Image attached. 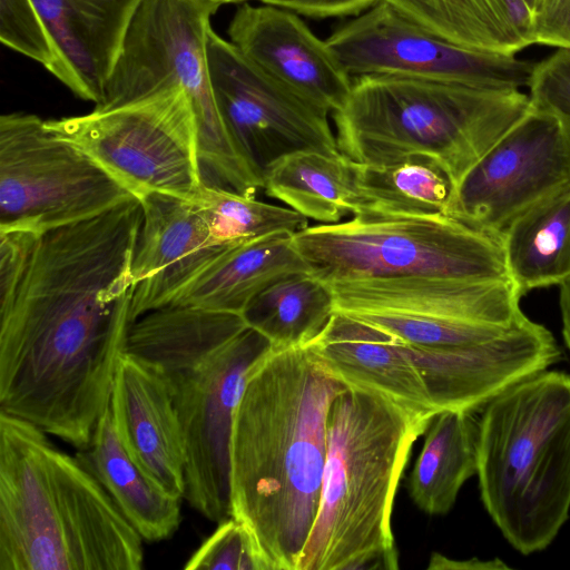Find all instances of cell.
<instances>
[{
    "mask_svg": "<svg viewBox=\"0 0 570 570\" xmlns=\"http://www.w3.org/2000/svg\"><path fill=\"white\" fill-rule=\"evenodd\" d=\"M142 540L75 455L0 412V570H139Z\"/></svg>",
    "mask_w": 570,
    "mask_h": 570,
    "instance_id": "7a4b0ae2",
    "label": "cell"
},
{
    "mask_svg": "<svg viewBox=\"0 0 570 570\" xmlns=\"http://www.w3.org/2000/svg\"><path fill=\"white\" fill-rule=\"evenodd\" d=\"M228 36L248 61L323 112L335 114L347 100L352 78L298 14L246 3Z\"/></svg>",
    "mask_w": 570,
    "mask_h": 570,
    "instance_id": "e0dca14e",
    "label": "cell"
},
{
    "mask_svg": "<svg viewBox=\"0 0 570 570\" xmlns=\"http://www.w3.org/2000/svg\"><path fill=\"white\" fill-rule=\"evenodd\" d=\"M207 62L223 124L261 180L266 168L284 155L297 150L341 153L330 115L263 72L213 28Z\"/></svg>",
    "mask_w": 570,
    "mask_h": 570,
    "instance_id": "5bb4252c",
    "label": "cell"
},
{
    "mask_svg": "<svg viewBox=\"0 0 570 570\" xmlns=\"http://www.w3.org/2000/svg\"><path fill=\"white\" fill-rule=\"evenodd\" d=\"M400 343L438 412L481 411L509 386L561 358L551 332L527 316L501 336L480 344L432 348Z\"/></svg>",
    "mask_w": 570,
    "mask_h": 570,
    "instance_id": "9a60e30c",
    "label": "cell"
},
{
    "mask_svg": "<svg viewBox=\"0 0 570 570\" xmlns=\"http://www.w3.org/2000/svg\"><path fill=\"white\" fill-rule=\"evenodd\" d=\"M311 343L348 387L382 394L421 414L439 413L417 367L401 343L384 331L334 312Z\"/></svg>",
    "mask_w": 570,
    "mask_h": 570,
    "instance_id": "ffe728a7",
    "label": "cell"
},
{
    "mask_svg": "<svg viewBox=\"0 0 570 570\" xmlns=\"http://www.w3.org/2000/svg\"><path fill=\"white\" fill-rule=\"evenodd\" d=\"M531 107L528 94L401 76L352 79L333 114L340 151L360 164L433 160L452 189Z\"/></svg>",
    "mask_w": 570,
    "mask_h": 570,
    "instance_id": "5b68a950",
    "label": "cell"
},
{
    "mask_svg": "<svg viewBox=\"0 0 570 570\" xmlns=\"http://www.w3.org/2000/svg\"><path fill=\"white\" fill-rule=\"evenodd\" d=\"M41 235L19 228L0 229V307L13 298Z\"/></svg>",
    "mask_w": 570,
    "mask_h": 570,
    "instance_id": "d6a6232c",
    "label": "cell"
},
{
    "mask_svg": "<svg viewBox=\"0 0 570 570\" xmlns=\"http://www.w3.org/2000/svg\"><path fill=\"white\" fill-rule=\"evenodd\" d=\"M32 1L59 56L56 78L96 105L142 0Z\"/></svg>",
    "mask_w": 570,
    "mask_h": 570,
    "instance_id": "d6986e66",
    "label": "cell"
},
{
    "mask_svg": "<svg viewBox=\"0 0 570 570\" xmlns=\"http://www.w3.org/2000/svg\"><path fill=\"white\" fill-rule=\"evenodd\" d=\"M528 88L533 106L570 119V50L558 49L535 62Z\"/></svg>",
    "mask_w": 570,
    "mask_h": 570,
    "instance_id": "1f68e13d",
    "label": "cell"
},
{
    "mask_svg": "<svg viewBox=\"0 0 570 570\" xmlns=\"http://www.w3.org/2000/svg\"><path fill=\"white\" fill-rule=\"evenodd\" d=\"M217 9L204 0H142L95 108L184 89L196 117L205 184L256 197L262 181L233 144L213 94L207 39Z\"/></svg>",
    "mask_w": 570,
    "mask_h": 570,
    "instance_id": "52a82bcc",
    "label": "cell"
},
{
    "mask_svg": "<svg viewBox=\"0 0 570 570\" xmlns=\"http://www.w3.org/2000/svg\"><path fill=\"white\" fill-rule=\"evenodd\" d=\"M438 37L459 47L517 55L533 45L525 0H383Z\"/></svg>",
    "mask_w": 570,
    "mask_h": 570,
    "instance_id": "603a6c76",
    "label": "cell"
},
{
    "mask_svg": "<svg viewBox=\"0 0 570 570\" xmlns=\"http://www.w3.org/2000/svg\"><path fill=\"white\" fill-rule=\"evenodd\" d=\"M186 570H262L253 540L239 521L229 517L200 544Z\"/></svg>",
    "mask_w": 570,
    "mask_h": 570,
    "instance_id": "4dcf8cb0",
    "label": "cell"
},
{
    "mask_svg": "<svg viewBox=\"0 0 570 570\" xmlns=\"http://www.w3.org/2000/svg\"><path fill=\"white\" fill-rule=\"evenodd\" d=\"M476 475L484 509L517 551L552 543L570 513V374L539 372L481 410Z\"/></svg>",
    "mask_w": 570,
    "mask_h": 570,
    "instance_id": "8992f818",
    "label": "cell"
},
{
    "mask_svg": "<svg viewBox=\"0 0 570 570\" xmlns=\"http://www.w3.org/2000/svg\"><path fill=\"white\" fill-rule=\"evenodd\" d=\"M75 456L146 541L171 537L180 524V500L155 483L129 456L108 405L89 444Z\"/></svg>",
    "mask_w": 570,
    "mask_h": 570,
    "instance_id": "7402d4cb",
    "label": "cell"
},
{
    "mask_svg": "<svg viewBox=\"0 0 570 570\" xmlns=\"http://www.w3.org/2000/svg\"><path fill=\"white\" fill-rule=\"evenodd\" d=\"M328 285L335 312L420 347L489 342L525 317L511 279L407 277Z\"/></svg>",
    "mask_w": 570,
    "mask_h": 570,
    "instance_id": "30bf717a",
    "label": "cell"
},
{
    "mask_svg": "<svg viewBox=\"0 0 570 570\" xmlns=\"http://www.w3.org/2000/svg\"><path fill=\"white\" fill-rule=\"evenodd\" d=\"M136 198L33 114L0 117V229L38 234L83 222Z\"/></svg>",
    "mask_w": 570,
    "mask_h": 570,
    "instance_id": "8fae6325",
    "label": "cell"
},
{
    "mask_svg": "<svg viewBox=\"0 0 570 570\" xmlns=\"http://www.w3.org/2000/svg\"><path fill=\"white\" fill-rule=\"evenodd\" d=\"M264 4L277 7L312 18L357 16L382 0H259Z\"/></svg>",
    "mask_w": 570,
    "mask_h": 570,
    "instance_id": "e575fe53",
    "label": "cell"
},
{
    "mask_svg": "<svg viewBox=\"0 0 570 570\" xmlns=\"http://www.w3.org/2000/svg\"><path fill=\"white\" fill-rule=\"evenodd\" d=\"M0 39L4 46L57 76L59 56L32 0H0Z\"/></svg>",
    "mask_w": 570,
    "mask_h": 570,
    "instance_id": "f546056e",
    "label": "cell"
},
{
    "mask_svg": "<svg viewBox=\"0 0 570 570\" xmlns=\"http://www.w3.org/2000/svg\"><path fill=\"white\" fill-rule=\"evenodd\" d=\"M432 419L363 389L334 399L318 511L296 570L399 569L394 499Z\"/></svg>",
    "mask_w": 570,
    "mask_h": 570,
    "instance_id": "277c9868",
    "label": "cell"
},
{
    "mask_svg": "<svg viewBox=\"0 0 570 570\" xmlns=\"http://www.w3.org/2000/svg\"><path fill=\"white\" fill-rule=\"evenodd\" d=\"M109 407L118 436L134 462L163 490L183 499L186 449L161 372L151 362L125 351Z\"/></svg>",
    "mask_w": 570,
    "mask_h": 570,
    "instance_id": "ac0fdd59",
    "label": "cell"
},
{
    "mask_svg": "<svg viewBox=\"0 0 570 570\" xmlns=\"http://www.w3.org/2000/svg\"><path fill=\"white\" fill-rule=\"evenodd\" d=\"M197 204L223 243L238 245L277 232L296 233L308 226L297 212L206 185Z\"/></svg>",
    "mask_w": 570,
    "mask_h": 570,
    "instance_id": "f1b7e54d",
    "label": "cell"
},
{
    "mask_svg": "<svg viewBox=\"0 0 570 570\" xmlns=\"http://www.w3.org/2000/svg\"><path fill=\"white\" fill-rule=\"evenodd\" d=\"M353 79L401 76L487 88L528 87L535 62L453 45L380 1L325 40Z\"/></svg>",
    "mask_w": 570,
    "mask_h": 570,
    "instance_id": "4fadbf2b",
    "label": "cell"
},
{
    "mask_svg": "<svg viewBox=\"0 0 570 570\" xmlns=\"http://www.w3.org/2000/svg\"><path fill=\"white\" fill-rule=\"evenodd\" d=\"M560 311L563 340L570 352V277L560 284Z\"/></svg>",
    "mask_w": 570,
    "mask_h": 570,
    "instance_id": "8d00e7d4",
    "label": "cell"
},
{
    "mask_svg": "<svg viewBox=\"0 0 570 570\" xmlns=\"http://www.w3.org/2000/svg\"><path fill=\"white\" fill-rule=\"evenodd\" d=\"M533 45L570 50V0H538L532 11Z\"/></svg>",
    "mask_w": 570,
    "mask_h": 570,
    "instance_id": "836d02e7",
    "label": "cell"
},
{
    "mask_svg": "<svg viewBox=\"0 0 570 570\" xmlns=\"http://www.w3.org/2000/svg\"><path fill=\"white\" fill-rule=\"evenodd\" d=\"M309 274L326 283L438 277L510 279L499 236L443 214L364 210L292 234Z\"/></svg>",
    "mask_w": 570,
    "mask_h": 570,
    "instance_id": "ba28073f",
    "label": "cell"
},
{
    "mask_svg": "<svg viewBox=\"0 0 570 570\" xmlns=\"http://www.w3.org/2000/svg\"><path fill=\"white\" fill-rule=\"evenodd\" d=\"M262 189L321 224L338 223L366 207L356 186L353 163L342 153L297 150L284 155L264 171Z\"/></svg>",
    "mask_w": 570,
    "mask_h": 570,
    "instance_id": "cb8c5ba5",
    "label": "cell"
},
{
    "mask_svg": "<svg viewBox=\"0 0 570 570\" xmlns=\"http://www.w3.org/2000/svg\"><path fill=\"white\" fill-rule=\"evenodd\" d=\"M140 200L148 194L197 203L205 186L198 130L184 89L87 115L46 120Z\"/></svg>",
    "mask_w": 570,
    "mask_h": 570,
    "instance_id": "9c48e42d",
    "label": "cell"
},
{
    "mask_svg": "<svg viewBox=\"0 0 570 570\" xmlns=\"http://www.w3.org/2000/svg\"><path fill=\"white\" fill-rule=\"evenodd\" d=\"M347 387L313 343L271 348L246 377L230 434V517L262 570L297 568L320 505L328 411Z\"/></svg>",
    "mask_w": 570,
    "mask_h": 570,
    "instance_id": "6da1fadb",
    "label": "cell"
},
{
    "mask_svg": "<svg viewBox=\"0 0 570 570\" xmlns=\"http://www.w3.org/2000/svg\"><path fill=\"white\" fill-rule=\"evenodd\" d=\"M570 185V119L531 104L452 189L446 215L499 236L520 214Z\"/></svg>",
    "mask_w": 570,
    "mask_h": 570,
    "instance_id": "7c38bea8",
    "label": "cell"
},
{
    "mask_svg": "<svg viewBox=\"0 0 570 570\" xmlns=\"http://www.w3.org/2000/svg\"><path fill=\"white\" fill-rule=\"evenodd\" d=\"M272 348L242 314L173 305L136 318L126 351L151 362L169 387L185 449V494L213 522L230 517L233 416L250 368Z\"/></svg>",
    "mask_w": 570,
    "mask_h": 570,
    "instance_id": "3957f363",
    "label": "cell"
},
{
    "mask_svg": "<svg viewBox=\"0 0 570 570\" xmlns=\"http://www.w3.org/2000/svg\"><path fill=\"white\" fill-rule=\"evenodd\" d=\"M538 0H525L527 4L529 6V8L531 9V11H533L534 7H535V3H537Z\"/></svg>",
    "mask_w": 570,
    "mask_h": 570,
    "instance_id": "f35d334b",
    "label": "cell"
},
{
    "mask_svg": "<svg viewBox=\"0 0 570 570\" xmlns=\"http://www.w3.org/2000/svg\"><path fill=\"white\" fill-rule=\"evenodd\" d=\"M139 202L142 222L131 267V323L171 305L217 257L236 246L215 236L195 202L158 193Z\"/></svg>",
    "mask_w": 570,
    "mask_h": 570,
    "instance_id": "2e32d148",
    "label": "cell"
},
{
    "mask_svg": "<svg viewBox=\"0 0 570 570\" xmlns=\"http://www.w3.org/2000/svg\"><path fill=\"white\" fill-rule=\"evenodd\" d=\"M479 420L468 411L436 413L409 478V492L423 512L444 515L462 485L478 471Z\"/></svg>",
    "mask_w": 570,
    "mask_h": 570,
    "instance_id": "484cf974",
    "label": "cell"
},
{
    "mask_svg": "<svg viewBox=\"0 0 570 570\" xmlns=\"http://www.w3.org/2000/svg\"><path fill=\"white\" fill-rule=\"evenodd\" d=\"M520 294L570 277V185L515 217L499 235Z\"/></svg>",
    "mask_w": 570,
    "mask_h": 570,
    "instance_id": "d4e9b609",
    "label": "cell"
},
{
    "mask_svg": "<svg viewBox=\"0 0 570 570\" xmlns=\"http://www.w3.org/2000/svg\"><path fill=\"white\" fill-rule=\"evenodd\" d=\"M204 1L209 2L210 4L215 6L216 8H219L223 4L242 3V2H247L250 0H204Z\"/></svg>",
    "mask_w": 570,
    "mask_h": 570,
    "instance_id": "74e56055",
    "label": "cell"
},
{
    "mask_svg": "<svg viewBox=\"0 0 570 570\" xmlns=\"http://www.w3.org/2000/svg\"><path fill=\"white\" fill-rule=\"evenodd\" d=\"M331 286L309 273L282 278L243 312L246 323L281 350L313 342L327 325L334 308Z\"/></svg>",
    "mask_w": 570,
    "mask_h": 570,
    "instance_id": "4316f807",
    "label": "cell"
},
{
    "mask_svg": "<svg viewBox=\"0 0 570 570\" xmlns=\"http://www.w3.org/2000/svg\"><path fill=\"white\" fill-rule=\"evenodd\" d=\"M352 163L356 186L366 204L364 210L446 215L452 184L433 160L411 157L387 165Z\"/></svg>",
    "mask_w": 570,
    "mask_h": 570,
    "instance_id": "83f0119b",
    "label": "cell"
},
{
    "mask_svg": "<svg viewBox=\"0 0 570 570\" xmlns=\"http://www.w3.org/2000/svg\"><path fill=\"white\" fill-rule=\"evenodd\" d=\"M511 568L499 558L492 560H480L476 558L470 560H451L440 553H433L429 569H454V570H497Z\"/></svg>",
    "mask_w": 570,
    "mask_h": 570,
    "instance_id": "d590c367",
    "label": "cell"
},
{
    "mask_svg": "<svg viewBox=\"0 0 570 570\" xmlns=\"http://www.w3.org/2000/svg\"><path fill=\"white\" fill-rule=\"evenodd\" d=\"M289 232H277L236 245L217 257L173 302L243 314L252 299L275 282L309 273Z\"/></svg>",
    "mask_w": 570,
    "mask_h": 570,
    "instance_id": "44dd1931",
    "label": "cell"
}]
</instances>
